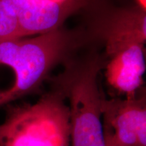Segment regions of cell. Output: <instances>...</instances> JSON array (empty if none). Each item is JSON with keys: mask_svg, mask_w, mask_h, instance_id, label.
Here are the masks:
<instances>
[{"mask_svg": "<svg viewBox=\"0 0 146 146\" xmlns=\"http://www.w3.org/2000/svg\"><path fill=\"white\" fill-rule=\"evenodd\" d=\"M67 41L58 29L31 39L0 41V64L10 66L15 73L12 86L0 94V106L36 92Z\"/></svg>", "mask_w": 146, "mask_h": 146, "instance_id": "2", "label": "cell"}, {"mask_svg": "<svg viewBox=\"0 0 146 146\" xmlns=\"http://www.w3.org/2000/svg\"><path fill=\"white\" fill-rule=\"evenodd\" d=\"M22 38L15 16L0 0V41Z\"/></svg>", "mask_w": 146, "mask_h": 146, "instance_id": "8", "label": "cell"}, {"mask_svg": "<svg viewBox=\"0 0 146 146\" xmlns=\"http://www.w3.org/2000/svg\"><path fill=\"white\" fill-rule=\"evenodd\" d=\"M59 88L35 104L9 106L0 146H70V113Z\"/></svg>", "mask_w": 146, "mask_h": 146, "instance_id": "1", "label": "cell"}, {"mask_svg": "<svg viewBox=\"0 0 146 146\" xmlns=\"http://www.w3.org/2000/svg\"><path fill=\"white\" fill-rule=\"evenodd\" d=\"M52 2L58 3L60 5H75L78 3V0H48Z\"/></svg>", "mask_w": 146, "mask_h": 146, "instance_id": "9", "label": "cell"}, {"mask_svg": "<svg viewBox=\"0 0 146 146\" xmlns=\"http://www.w3.org/2000/svg\"><path fill=\"white\" fill-rule=\"evenodd\" d=\"M137 2L138 3V7L143 9V10H145L146 0H137Z\"/></svg>", "mask_w": 146, "mask_h": 146, "instance_id": "11", "label": "cell"}, {"mask_svg": "<svg viewBox=\"0 0 146 146\" xmlns=\"http://www.w3.org/2000/svg\"><path fill=\"white\" fill-rule=\"evenodd\" d=\"M105 133V137H106V146H119L118 144L115 143L111 136L108 133Z\"/></svg>", "mask_w": 146, "mask_h": 146, "instance_id": "10", "label": "cell"}, {"mask_svg": "<svg viewBox=\"0 0 146 146\" xmlns=\"http://www.w3.org/2000/svg\"><path fill=\"white\" fill-rule=\"evenodd\" d=\"M145 70L143 45L133 44L111 56L106 76L112 88L133 98L143 85Z\"/></svg>", "mask_w": 146, "mask_h": 146, "instance_id": "6", "label": "cell"}, {"mask_svg": "<svg viewBox=\"0 0 146 146\" xmlns=\"http://www.w3.org/2000/svg\"><path fill=\"white\" fill-rule=\"evenodd\" d=\"M104 132L119 146H146V100L145 95L102 102Z\"/></svg>", "mask_w": 146, "mask_h": 146, "instance_id": "4", "label": "cell"}, {"mask_svg": "<svg viewBox=\"0 0 146 146\" xmlns=\"http://www.w3.org/2000/svg\"><path fill=\"white\" fill-rule=\"evenodd\" d=\"M15 16L22 37L44 34L58 29L75 5L48 0H1Z\"/></svg>", "mask_w": 146, "mask_h": 146, "instance_id": "5", "label": "cell"}, {"mask_svg": "<svg viewBox=\"0 0 146 146\" xmlns=\"http://www.w3.org/2000/svg\"><path fill=\"white\" fill-rule=\"evenodd\" d=\"M98 70V64H91L58 87L69 101L70 146H106Z\"/></svg>", "mask_w": 146, "mask_h": 146, "instance_id": "3", "label": "cell"}, {"mask_svg": "<svg viewBox=\"0 0 146 146\" xmlns=\"http://www.w3.org/2000/svg\"><path fill=\"white\" fill-rule=\"evenodd\" d=\"M105 37L110 57L131 45H143L146 39L145 10L137 7L118 11L110 19Z\"/></svg>", "mask_w": 146, "mask_h": 146, "instance_id": "7", "label": "cell"}]
</instances>
